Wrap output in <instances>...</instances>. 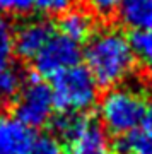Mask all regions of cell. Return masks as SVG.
<instances>
[{
  "mask_svg": "<svg viewBox=\"0 0 152 154\" xmlns=\"http://www.w3.org/2000/svg\"><path fill=\"white\" fill-rule=\"evenodd\" d=\"M142 125H144V128L152 135V91H150V94H149V98L145 99V115H144Z\"/></svg>",
  "mask_w": 152,
  "mask_h": 154,
  "instance_id": "obj_19",
  "label": "cell"
},
{
  "mask_svg": "<svg viewBox=\"0 0 152 154\" xmlns=\"http://www.w3.org/2000/svg\"><path fill=\"white\" fill-rule=\"evenodd\" d=\"M133 51V58L142 65V69L152 74V29L135 31L128 38Z\"/></svg>",
  "mask_w": 152,
  "mask_h": 154,
  "instance_id": "obj_12",
  "label": "cell"
},
{
  "mask_svg": "<svg viewBox=\"0 0 152 154\" xmlns=\"http://www.w3.org/2000/svg\"><path fill=\"white\" fill-rule=\"evenodd\" d=\"M82 57L81 43L67 38L63 34H53L46 41L39 53L33 58L36 75L51 77L58 75L60 72L67 70L74 65H79Z\"/></svg>",
  "mask_w": 152,
  "mask_h": 154,
  "instance_id": "obj_6",
  "label": "cell"
},
{
  "mask_svg": "<svg viewBox=\"0 0 152 154\" xmlns=\"http://www.w3.org/2000/svg\"><path fill=\"white\" fill-rule=\"evenodd\" d=\"M116 12L121 26L133 33L152 29V0H123Z\"/></svg>",
  "mask_w": 152,
  "mask_h": 154,
  "instance_id": "obj_9",
  "label": "cell"
},
{
  "mask_svg": "<svg viewBox=\"0 0 152 154\" xmlns=\"http://www.w3.org/2000/svg\"><path fill=\"white\" fill-rule=\"evenodd\" d=\"M82 55L99 88L123 84L135 65L128 36L118 28H104L93 33Z\"/></svg>",
  "mask_w": 152,
  "mask_h": 154,
  "instance_id": "obj_1",
  "label": "cell"
},
{
  "mask_svg": "<svg viewBox=\"0 0 152 154\" xmlns=\"http://www.w3.org/2000/svg\"><path fill=\"white\" fill-rule=\"evenodd\" d=\"M121 2L123 0H87V5L96 16L108 17L118 11Z\"/></svg>",
  "mask_w": 152,
  "mask_h": 154,
  "instance_id": "obj_18",
  "label": "cell"
},
{
  "mask_svg": "<svg viewBox=\"0 0 152 154\" xmlns=\"http://www.w3.org/2000/svg\"><path fill=\"white\" fill-rule=\"evenodd\" d=\"M53 34L55 28L48 19L24 21L14 31V53L22 60H33Z\"/></svg>",
  "mask_w": 152,
  "mask_h": 154,
  "instance_id": "obj_7",
  "label": "cell"
},
{
  "mask_svg": "<svg viewBox=\"0 0 152 154\" xmlns=\"http://www.w3.org/2000/svg\"><path fill=\"white\" fill-rule=\"evenodd\" d=\"M118 154H128V152H123V151H120V152Z\"/></svg>",
  "mask_w": 152,
  "mask_h": 154,
  "instance_id": "obj_20",
  "label": "cell"
},
{
  "mask_svg": "<svg viewBox=\"0 0 152 154\" xmlns=\"http://www.w3.org/2000/svg\"><path fill=\"white\" fill-rule=\"evenodd\" d=\"M53 96L51 89L39 75L24 81L16 98V116L31 128L44 127L53 116Z\"/></svg>",
  "mask_w": 152,
  "mask_h": 154,
  "instance_id": "obj_5",
  "label": "cell"
},
{
  "mask_svg": "<svg viewBox=\"0 0 152 154\" xmlns=\"http://www.w3.org/2000/svg\"><path fill=\"white\" fill-rule=\"evenodd\" d=\"M120 149L128 154H152V135L145 128H135L121 135Z\"/></svg>",
  "mask_w": 152,
  "mask_h": 154,
  "instance_id": "obj_13",
  "label": "cell"
},
{
  "mask_svg": "<svg viewBox=\"0 0 152 154\" xmlns=\"http://www.w3.org/2000/svg\"><path fill=\"white\" fill-rule=\"evenodd\" d=\"M36 0H0V14L26 16L34 9Z\"/></svg>",
  "mask_w": 152,
  "mask_h": 154,
  "instance_id": "obj_17",
  "label": "cell"
},
{
  "mask_svg": "<svg viewBox=\"0 0 152 154\" xmlns=\"http://www.w3.org/2000/svg\"><path fill=\"white\" fill-rule=\"evenodd\" d=\"M55 132L68 142L70 154H111L103 125L84 115L62 113L55 118Z\"/></svg>",
  "mask_w": 152,
  "mask_h": 154,
  "instance_id": "obj_4",
  "label": "cell"
},
{
  "mask_svg": "<svg viewBox=\"0 0 152 154\" xmlns=\"http://www.w3.org/2000/svg\"><path fill=\"white\" fill-rule=\"evenodd\" d=\"M60 33L77 43L87 41L94 33V19L87 11L82 9H68L62 14L58 22Z\"/></svg>",
  "mask_w": 152,
  "mask_h": 154,
  "instance_id": "obj_10",
  "label": "cell"
},
{
  "mask_svg": "<svg viewBox=\"0 0 152 154\" xmlns=\"http://www.w3.org/2000/svg\"><path fill=\"white\" fill-rule=\"evenodd\" d=\"M31 154H63V146L55 135H39L33 144Z\"/></svg>",
  "mask_w": 152,
  "mask_h": 154,
  "instance_id": "obj_16",
  "label": "cell"
},
{
  "mask_svg": "<svg viewBox=\"0 0 152 154\" xmlns=\"http://www.w3.org/2000/svg\"><path fill=\"white\" fill-rule=\"evenodd\" d=\"M75 0H36L34 9L43 16H62L72 9Z\"/></svg>",
  "mask_w": 152,
  "mask_h": 154,
  "instance_id": "obj_15",
  "label": "cell"
},
{
  "mask_svg": "<svg viewBox=\"0 0 152 154\" xmlns=\"http://www.w3.org/2000/svg\"><path fill=\"white\" fill-rule=\"evenodd\" d=\"M99 120L106 132L125 135L142 125L145 115V96L137 86L120 84L101 98Z\"/></svg>",
  "mask_w": 152,
  "mask_h": 154,
  "instance_id": "obj_2",
  "label": "cell"
},
{
  "mask_svg": "<svg viewBox=\"0 0 152 154\" xmlns=\"http://www.w3.org/2000/svg\"><path fill=\"white\" fill-rule=\"evenodd\" d=\"M34 140V128L14 115H0V154H31Z\"/></svg>",
  "mask_w": 152,
  "mask_h": 154,
  "instance_id": "obj_8",
  "label": "cell"
},
{
  "mask_svg": "<svg viewBox=\"0 0 152 154\" xmlns=\"http://www.w3.org/2000/svg\"><path fill=\"white\" fill-rule=\"evenodd\" d=\"M50 89L53 105L60 113L84 115L96 105L99 86L87 67L74 65L55 75Z\"/></svg>",
  "mask_w": 152,
  "mask_h": 154,
  "instance_id": "obj_3",
  "label": "cell"
},
{
  "mask_svg": "<svg viewBox=\"0 0 152 154\" xmlns=\"http://www.w3.org/2000/svg\"><path fill=\"white\" fill-rule=\"evenodd\" d=\"M22 84H24V77L19 69L12 65L0 69V106H7L12 101H16Z\"/></svg>",
  "mask_w": 152,
  "mask_h": 154,
  "instance_id": "obj_11",
  "label": "cell"
},
{
  "mask_svg": "<svg viewBox=\"0 0 152 154\" xmlns=\"http://www.w3.org/2000/svg\"><path fill=\"white\" fill-rule=\"evenodd\" d=\"M14 55V29L11 21L0 14V69L11 65Z\"/></svg>",
  "mask_w": 152,
  "mask_h": 154,
  "instance_id": "obj_14",
  "label": "cell"
}]
</instances>
